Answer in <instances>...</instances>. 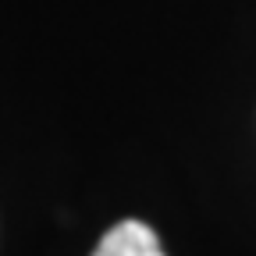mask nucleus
<instances>
[{
    "label": "nucleus",
    "instance_id": "obj_1",
    "mask_svg": "<svg viewBox=\"0 0 256 256\" xmlns=\"http://www.w3.org/2000/svg\"><path fill=\"white\" fill-rule=\"evenodd\" d=\"M92 256H168V252L146 220L128 217V220H118L110 232H104Z\"/></svg>",
    "mask_w": 256,
    "mask_h": 256
}]
</instances>
